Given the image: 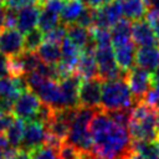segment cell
Listing matches in <instances>:
<instances>
[{"label":"cell","instance_id":"13","mask_svg":"<svg viewBox=\"0 0 159 159\" xmlns=\"http://www.w3.org/2000/svg\"><path fill=\"white\" fill-rule=\"evenodd\" d=\"M132 41L137 46H158L159 41L148 20H135L130 25Z\"/></svg>","mask_w":159,"mask_h":159},{"label":"cell","instance_id":"41","mask_svg":"<svg viewBox=\"0 0 159 159\" xmlns=\"http://www.w3.org/2000/svg\"><path fill=\"white\" fill-rule=\"evenodd\" d=\"M14 102L15 101H12L10 98L0 97V112H12Z\"/></svg>","mask_w":159,"mask_h":159},{"label":"cell","instance_id":"21","mask_svg":"<svg viewBox=\"0 0 159 159\" xmlns=\"http://www.w3.org/2000/svg\"><path fill=\"white\" fill-rule=\"evenodd\" d=\"M66 29H67V37L81 50H83L91 41L89 29L83 27L76 22L66 25Z\"/></svg>","mask_w":159,"mask_h":159},{"label":"cell","instance_id":"28","mask_svg":"<svg viewBox=\"0 0 159 159\" xmlns=\"http://www.w3.org/2000/svg\"><path fill=\"white\" fill-rule=\"evenodd\" d=\"M45 34L37 27L26 32L24 36V50L25 51H36L37 47L43 42Z\"/></svg>","mask_w":159,"mask_h":159},{"label":"cell","instance_id":"18","mask_svg":"<svg viewBox=\"0 0 159 159\" xmlns=\"http://www.w3.org/2000/svg\"><path fill=\"white\" fill-rule=\"evenodd\" d=\"M41 62L47 65H56L61 61V46L60 43L45 40L36 50Z\"/></svg>","mask_w":159,"mask_h":159},{"label":"cell","instance_id":"31","mask_svg":"<svg viewBox=\"0 0 159 159\" xmlns=\"http://www.w3.org/2000/svg\"><path fill=\"white\" fill-rule=\"evenodd\" d=\"M94 20H96V7H92L89 5H86L83 10L81 11L80 16L76 20V24L91 29L94 26Z\"/></svg>","mask_w":159,"mask_h":159},{"label":"cell","instance_id":"10","mask_svg":"<svg viewBox=\"0 0 159 159\" xmlns=\"http://www.w3.org/2000/svg\"><path fill=\"white\" fill-rule=\"evenodd\" d=\"M41 102L51 106L53 109L57 108H66L65 101L62 96V91L57 81L46 78L35 91H34Z\"/></svg>","mask_w":159,"mask_h":159},{"label":"cell","instance_id":"36","mask_svg":"<svg viewBox=\"0 0 159 159\" xmlns=\"http://www.w3.org/2000/svg\"><path fill=\"white\" fill-rule=\"evenodd\" d=\"M148 22L150 24L152 29L155 32V36L159 41V10H148L147 15H145Z\"/></svg>","mask_w":159,"mask_h":159},{"label":"cell","instance_id":"34","mask_svg":"<svg viewBox=\"0 0 159 159\" xmlns=\"http://www.w3.org/2000/svg\"><path fill=\"white\" fill-rule=\"evenodd\" d=\"M66 37H67V29H66V25L61 24V22L55 29H52L45 34V40L52 41L56 43H61Z\"/></svg>","mask_w":159,"mask_h":159},{"label":"cell","instance_id":"23","mask_svg":"<svg viewBox=\"0 0 159 159\" xmlns=\"http://www.w3.org/2000/svg\"><path fill=\"white\" fill-rule=\"evenodd\" d=\"M84 6H86V4L82 0H68V1H66L62 11L60 12L61 24L68 25V24L76 22L77 17L80 16V14H81V11L83 10Z\"/></svg>","mask_w":159,"mask_h":159},{"label":"cell","instance_id":"43","mask_svg":"<svg viewBox=\"0 0 159 159\" xmlns=\"http://www.w3.org/2000/svg\"><path fill=\"white\" fill-rule=\"evenodd\" d=\"M86 5H89L92 7H99L102 5H106L108 2H111L112 0H82Z\"/></svg>","mask_w":159,"mask_h":159},{"label":"cell","instance_id":"29","mask_svg":"<svg viewBox=\"0 0 159 159\" xmlns=\"http://www.w3.org/2000/svg\"><path fill=\"white\" fill-rule=\"evenodd\" d=\"M91 36L96 43L97 47H104V46H112V37H111V31L109 29H103V27H97L93 26L89 29Z\"/></svg>","mask_w":159,"mask_h":159},{"label":"cell","instance_id":"26","mask_svg":"<svg viewBox=\"0 0 159 159\" xmlns=\"http://www.w3.org/2000/svg\"><path fill=\"white\" fill-rule=\"evenodd\" d=\"M24 129H25V120L20 118H15V120L11 123L9 129L5 133V137L9 142V145L12 148H19L22 135H24Z\"/></svg>","mask_w":159,"mask_h":159},{"label":"cell","instance_id":"6","mask_svg":"<svg viewBox=\"0 0 159 159\" xmlns=\"http://www.w3.org/2000/svg\"><path fill=\"white\" fill-rule=\"evenodd\" d=\"M125 81L129 86V89H130L135 102H138L144 98L147 92L153 86L154 76H153V72L134 65L130 70L127 71Z\"/></svg>","mask_w":159,"mask_h":159},{"label":"cell","instance_id":"19","mask_svg":"<svg viewBox=\"0 0 159 159\" xmlns=\"http://www.w3.org/2000/svg\"><path fill=\"white\" fill-rule=\"evenodd\" d=\"M120 5L124 17L130 21L144 19L148 12V6L144 0H120Z\"/></svg>","mask_w":159,"mask_h":159},{"label":"cell","instance_id":"17","mask_svg":"<svg viewBox=\"0 0 159 159\" xmlns=\"http://www.w3.org/2000/svg\"><path fill=\"white\" fill-rule=\"evenodd\" d=\"M75 72L82 80L98 77V67H97L94 52L82 51L80 55V58L77 61V65L75 67Z\"/></svg>","mask_w":159,"mask_h":159},{"label":"cell","instance_id":"2","mask_svg":"<svg viewBox=\"0 0 159 159\" xmlns=\"http://www.w3.org/2000/svg\"><path fill=\"white\" fill-rule=\"evenodd\" d=\"M130 140H153L159 137V111L144 101L133 104L127 127Z\"/></svg>","mask_w":159,"mask_h":159},{"label":"cell","instance_id":"42","mask_svg":"<svg viewBox=\"0 0 159 159\" xmlns=\"http://www.w3.org/2000/svg\"><path fill=\"white\" fill-rule=\"evenodd\" d=\"M9 159H31V155H30V152H26L24 149L17 148L16 152L14 153V155L10 157Z\"/></svg>","mask_w":159,"mask_h":159},{"label":"cell","instance_id":"8","mask_svg":"<svg viewBox=\"0 0 159 159\" xmlns=\"http://www.w3.org/2000/svg\"><path fill=\"white\" fill-rule=\"evenodd\" d=\"M40 104H41V101L37 97V94L27 89V91L21 92L15 99L12 113L15 114L16 118H20L26 122V120H30L35 116Z\"/></svg>","mask_w":159,"mask_h":159},{"label":"cell","instance_id":"51","mask_svg":"<svg viewBox=\"0 0 159 159\" xmlns=\"http://www.w3.org/2000/svg\"><path fill=\"white\" fill-rule=\"evenodd\" d=\"M7 1H9V0H4V4H6V2H7Z\"/></svg>","mask_w":159,"mask_h":159},{"label":"cell","instance_id":"44","mask_svg":"<svg viewBox=\"0 0 159 159\" xmlns=\"http://www.w3.org/2000/svg\"><path fill=\"white\" fill-rule=\"evenodd\" d=\"M5 16H6V5H0V31L5 27Z\"/></svg>","mask_w":159,"mask_h":159},{"label":"cell","instance_id":"7","mask_svg":"<svg viewBox=\"0 0 159 159\" xmlns=\"http://www.w3.org/2000/svg\"><path fill=\"white\" fill-rule=\"evenodd\" d=\"M103 81L98 77L81 80L78 86V106L101 108V89Z\"/></svg>","mask_w":159,"mask_h":159},{"label":"cell","instance_id":"48","mask_svg":"<svg viewBox=\"0 0 159 159\" xmlns=\"http://www.w3.org/2000/svg\"><path fill=\"white\" fill-rule=\"evenodd\" d=\"M152 1H153V0H144V2H145V5H147V6H149Z\"/></svg>","mask_w":159,"mask_h":159},{"label":"cell","instance_id":"11","mask_svg":"<svg viewBox=\"0 0 159 159\" xmlns=\"http://www.w3.org/2000/svg\"><path fill=\"white\" fill-rule=\"evenodd\" d=\"M24 51V35L16 27H4L0 31V53L11 57Z\"/></svg>","mask_w":159,"mask_h":159},{"label":"cell","instance_id":"27","mask_svg":"<svg viewBox=\"0 0 159 159\" xmlns=\"http://www.w3.org/2000/svg\"><path fill=\"white\" fill-rule=\"evenodd\" d=\"M20 93L21 92H20L14 77H11V76L0 77V97H5V98H10V99L15 101Z\"/></svg>","mask_w":159,"mask_h":159},{"label":"cell","instance_id":"20","mask_svg":"<svg viewBox=\"0 0 159 159\" xmlns=\"http://www.w3.org/2000/svg\"><path fill=\"white\" fill-rule=\"evenodd\" d=\"M130 20L120 19L117 24L111 27V37H112V46L125 43L132 40V31H130Z\"/></svg>","mask_w":159,"mask_h":159},{"label":"cell","instance_id":"33","mask_svg":"<svg viewBox=\"0 0 159 159\" xmlns=\"http://www.w3.org/2000/svg\"><path fill=\"white\" fill-rule=\"evenodd\" d=\"M31 159H58L57 158V150L43 144L40 145L30 152Z\"/></svg>","mask_w":159,"mask_h":159},{"label":"cell","instance_id":"4","mask_svg":"<svg viewBox=\"0 0 159 159\" xmlns=\"http://www.w3.org/2000/svg\"><path fill=\"white\" fill-rule=\"evenodd\" d=\"M135 99L124 78L104 81L101 89V109L112 111L132 108Z\"/></svg>","mask_w":159,"mask_h":159},{"label":"cell","instance_id":"50","mask_svg":"<svg viewBox=\"0 0 159 159\" xmlns=\"http://www.w3.org/2000/svg\"><path fill=\"white\" fill-rule=\"evenodd\" d=\"M0 5H4V0H0Z\"/></svg>","mask_w":159,"mask_h":159},{"label":"cell","instance_id":"49","mask_svg":"<svg viewBox=\"0 0 159 159\" xmlns=\"http://www.w3.org/2000/svg\"><path fill=\"white\" fill-rule=\"evenodd\" d=\"M0 159H5V157H4V152H0Z\"/></svg>","mask_w":159,"mask_h":159},{"label":"cell","instance_id":"3","mask_svg":"<svg viewBox=\"0 0 159 159\" xmlns=\"http://www.w3.org/2000/svg\"><path fill=\"white\" fill-rule=\"evenodd\" d=\"M98 109L101 108L78 106L76 117L71 123L66 142L73 144L81 152H92L93 140L89 130V123Z\"/></svg>","mask_w":159,"mask_h":159},{"label":"cell","instance_id":"22","mask_svg":"<svg viewBox=\"0 0 159 159\" xmlns=\"http://www.w3.org/2000/svg\"><path fill=\"white\" fill-rule=\"evenodd\" d=\"M60 46H61V62L66 63L67 66H70L75 70L82 50L80 47H77L68 37H66L60 43Z\"/></svg>","mask_w":159,"mask_h":159},{"label":"cell","instance_id":"25","mask_svg":"<svg viewBox=\"0 0 159 159\" xmlns=\"http://www.w3.org/2000/svg\"><path fill=\"white\" fill-rule=\"evenodd\" d=\"M60 22H61L60 21V14H57V12H55V11L45 7V6L41 7L37 26H39V29L43 34H46L50 30L55 29Z\"/></svg>","mask_w":159,"mask_h":159},{"label":"cell","instance_id":"5","mask_svg":"<svg viewBox=\"0 0 159 159\" xmlns=\"http://www.w3.org/2000/svg\"><path fill=\"white\" fill-rule=\"evenodd\" d=\"M94 57L98 67V78L104 81L111 80H118L124 78L127 71H123L119 68V66L116 62L114 52L112 46H104V47H97L94 51Z\"/></svg>","mask_w":159,"mask_h":159},{"label":"cell","instance_id":"46","mask_svg":"<svg viewBox=\"0 0 159 159\" xmlns=\"http://www.w3.org/2000/svg\"><path fill=\"white\" fill-rule=\"evenodd\" d=\"M153 76H154V80H157V81H159V62H158V66H157V68H155V71L153 72Z\"/></svg>","mask_w":159,"mask_h":159},{"label":"cell","instance_id":"12","mask_svg":"<svg viewBox=\"0 0 159 159\" xmlns=\"http://www.w3.org/2000/svg\"><path fill=\"white\" fill-rule=\"evenodd\" d=\"M123 16L120 0H112L111 2L96 7V20L94 26L111 29L114 24H117Z\"/></svg>","mask_w":159,"mask_h":159},{"label":"cell","instance_id":"39","mask_svg":"<svg viewBox=\"0 0 159 159\" xmlns=\"http://www.w3.org/2000/svg\"><path fill=\"white\" fill-rule=\"evenodd\" d=\"M32 4H37V0H9L5 5L9 7H14V9L19 10L21 7H25V6H29Z\"/></svg>","mask_w":159,"mask_h":159},{"label":"cell","instance_id":"9","mask_svg":"<svg viewBox=\"0 0 159 159\" xmlns=\"http://www.w3.org/2000/svg\"><path fill=\"white\" fill-rule=\"evenodd\" d=\"M47 137V129L45 124L36 122V120H27L25 122L24 135L20 143V149L26 152H31L32 149L43 145Z\"/></svg>","mask_w":159,"mask_h":159},{"label":"cell","instance_id":"30","mask_svg":"<svg viewBox=\"0 0 159 159\" xmlns=\"http://www.w3.org/2000/svg\"><path fill=\"white\" fill-rule=\"evenodd\" d=\"M81 153L82 152L78 148H76L73 144L63 140L57 149V158L58 159H80Z\"/></svg>","mask_w":159,"mask_h":159},{"label":"cell","instance_id":"15","mask_svg":"<svg viewBox=\"0 0 159 159\" xmlns=\"http://www.w3.org/2000/svg\"><path fill=\"white\" fill-rule=\"evenodd\" d=\"M135 43L130 40L125 43L120 45H113V52H114V58L117 65L119 66L120 70L128 71L135 65Z\"/></svg>","mask_w":159,"mask_h":159},{"label":"cell","instance_id":"32","mask_svg":"<svg viewBox=\"0 0 159 159\" xmlns=\"http://www.w3.org/2000/svg\"><path fill=\"white\" fill-rule=\"evenodd\" d=\"M112 120H114L117 124L122 127H128L130 120V112L132 108H120V109H112V111H104Z\"/></svg>","mask_w":159,"mask_h":159},{"label":"cell","instance_id":"14","mask_svg":"<svg viewBox=\"0 0 159 159\" xmlns=\"http://www.w3.org/2000/svg\"><path fill=\"white\" fill-rule=\"evenodd\" d=\"M41 7L42 6L39 4H32V5H29V6H25L17 10L16 29L21 34H26L37 26Z\"/></svg>","mask_w":159,"mask_h":159},{"label":"cell","instance_id":"37","mask_svg":"<svg viewBox=\"0 0 159 159\" xmlns=\"http://www.w3.org/2000/svg\"><path fill=\"white\" fill-rule=\"evenodd\" d=\"M16 24H17V9L6 6L5 27H16Z\"/></svg>","mask_w":159,"mask_h":159},{"label":"cell","instance_id":"35","mask_svg":"<svg viewBox=\"0 0 159 159\" xmlns=\"http://www.w3.org/2000/svg\"><path fill=\"white\" fill-rule=\"evenodd\" d=\"M15 114L12 112H0V134H5L11 123L15 120Z\"/></svg>","mask_w":159,"mask_h":159},{"label":"cell","instance_id":"40","mask_svg":"<svg viewBox=\"0 0 159 159\" xmlns=\"http://www.w3.org/2000/svg\"><path fill=\"white\" fill-rule=\"evenodd\" d=\"M10 76L9 71V57L0 53V77Z\"/></svg>","mask_w":159,"mask_h":159},{"label":"cell","instance_id":"1","mask_svg":"<svg viewBox=\"0 0 159 159\" xmlns=\"http://www.w3.org/2000/svg\"><path fill=\"white\" fill-rule=\"evenodd\" d=\"M93 140L92 153L101 159H122L130 148L128 129L117 124L102 109H98L89 123Z\"/></svg>","mask_w":159,"mask_h":159},{"label":"cell","instance_id":"45","mask_svg":"<svg viewBox=\"0 0 159 159\" xmlns=\"http://www.w3.org/2000/svg\"><path fill=\"white\" fill-rule=\"evenodd\" d=\"M80 159H101L97 155H94L92 152H82Z\"/></svg>","mask_w":159,"mask_h":159},{"label":"cell","instance_id":"47","mask_svg":"<svg viewBox=\"0 0 159 159\" xmlns=\"http://www.w3.org/2000/svg\"><path fill=\"white\" fill-rule=\"evenodd\" d=\"M46 1H48V0H37V4L41 5V6H43V4H45Z\"/></svg>","mask_w":159,"mask_h":159},{"label":"cell","instance_id":"24","mask_svg":"<svg viewBox=\"0 0 159 159\" xmlns=\"http://www.w3.org/2000/svg\"><path fill=\"white\" fill-rule=\"evenodd\" d=\"M130 149L148 159H159V138L153 140H130Z\"/></svg>","mask_w":159,"mask_h":159},{"label":"cell","instance_id":"38","mask_svg":"<svg viewBox=\"0 0 159 159\" xmlns=\"http://www.w3.org/2000/svg\"><path fill=\"white\" fill-rule=\"evenodd\" d=\"M65 4H66V0H48L43 4V6L55 11V12H57V14H60L62 11Z\"/></svg>","mask_w":159,"mask_h":159},{"label":"cell","instance_id":"16","mask_svg":"<svg viewBox=\"0 0 159 159\" xmlns=\"http://www.w3.org/2000/svg\"><path fill=\"white\" fill-rule=\"evenodd\" d=\"M159 62V46H140L135 51V65L154 72Z\"/></svg>","mask_w":159,"mask_h":159}]
</instances>
